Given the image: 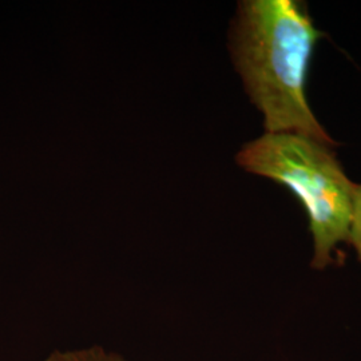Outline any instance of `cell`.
<instances>
[{"label":"cell","instance_id":"1","mask_svg":"<svg viewBox=\"0 0 361 361\" xmlns=\"http://www.w3.org/2000/svg\"><path fill=\"white\" fill-rule=\"evenodd\" d=\"M322 37L301 1L240 3L231 34L233 63L264 116L267 133H295L337 145L307 98L310 61Z\"/></svg>","mask_w":361,"mask_h":361},{"label":"cell","instance_id":"4","mask_svg":"<svg viewBox=\"0 0 361 361\" xmlns=\"http://www.w3.org/2000/svg\"><path fill=\"white\" fill-rule=\"evenodd\" d=\"M348 241L356 249L361 261V185H356L355 188Z\"/></svg>","mask_w":361,"mask_h":361},{"label":"cell","instance_id":"2","mask_svg":"<svg viewBox=\"0 0 361 361\" xmlns=\"http://www.w3.org/2000/svg\"><path fill=\"white\" fill-rule=\"evenodd\" d=\"M331 147L301 134L265 133L235 157L244 170L284 185L300 200L310 219L312 265L317 269L332 264L336 246L348 241L356 188Z\"/></svg>","mask_w":361,"mask_h":361},{"label":"cell","instance_id":"3","mask_svg":"<svg viewBox=\"0 0 361 361\" xmlns=\"http://www.w3.org/2000/svg\"><path fill=\"white\" fill-rule=\"evenodd\" d=\"M43 361H126L118 353L106 350L102 347L55 350Z\"/></svg>","mask_w":361,"mask_h":361}]
</instances>
